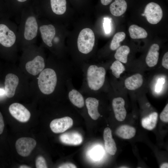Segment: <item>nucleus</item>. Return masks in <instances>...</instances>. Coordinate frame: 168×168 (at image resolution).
Returning a JSON list of instances; mask_svg holds the SVG:
<instances>
[{"label": "nucleus", "instance_id": "obj_1", "mask_svg": "<svg viewBox=\"0 0 168 168\" xmlns=\"http://www.w3.org/2000/svg\"><path fill=\"white\" fill-rule=\"evenodd\" d=\"M49 66L40 73L38 79L39 88L43 94L49 96L58 92L66 96V83L75 74L76 68L71 63L58 62Z\"/></svg>", "mask_w": 168, "mask_h": 168}, {"label": "nucleus", "instance_id": "obj_2", "mask_svg": "<svg viewBox=\"0 0 168 168\" xmlns=\"http://www.w3.org/2000/svg\"><path fill=\"white\" fill-rule=\"evenodd\" d=\"M40 16L36 9H23L18 26V45L23 48L34 44L39 35Z\"/></svg>", "mask_w": 168, "mask_h": 168}, {"label": "nucleus", "instance_id": "obj_3", "mask_svg": "<svg viewBox=\"0 0 168 168\" xmlns=\"http://www.w3.org/2000/svg\"><path fill=\"white\" fill-rule=\"evenodd\" d=\"M82 85L79 90L84 95L97 94L105 85L106 71L105 67L92 63L83 64Z\"/></svg>", "mask_w": 168, "mask_h": 168}, {"label": "nucleus", "instance_id": "obj_4", "mask_svg": "<svg viewBox=\"0 0 168 168\" xmlns=\"http://www.w3.org/2000/svg\"><path fill=\"white\" fill-rule=\"evenodd\" d=\"M10 18L0 19V50H7L12 55L18 45V26Z\"/></svg>", "mask_w": 168, "mask_h": 168}, {"label": "nucleus", "instance_id": "obj_5", "mask_svg": "<svg viewBox=\"0 0 168 168\" xmlns=\"http://www.w3.org/2000/svg\"><path fill=\"white\" fill-rule=\"evenodd\" d=\"M57 28L53 24L48 23L41 17L39 19V35L43 44L49 48H54L60 39L57 35Z\"/></svg>", "mask_w": 168, "mask_h": 168}, {"label": "nucleus", "instance_id": "obj_6", "mask_svg": "<svg viewBox=\"0 0 168 168\" xmlns=\"http://www.w3.org/2000/svg\"><path fill=\"white\" fill-rule=\"evenodd\" d=\"M95 37L93 31L90 28H85L80 32L77 42L79 53L84 55L91 53L94 48Z\"/></svg>", "mask_w": 168, "mask_h": 168}, {"label": "nucleus", "instance_id": "obj_7", "mask_svg": "<svg viewBox=\"0 0 168 168\" xmlns=\"http://www.w3.org/2000/svg\"><path fill=\"white\" fill-rule=\"evenodd\" d=\"M33 46V58L28 61L25 65L27 71L30 74L36 76L40 74L45 68V63L44 58L40 52V49Z\"/></svg>", "mask_w": 168, "mask_h": 168}, {"label": "nucleus", "instance_id": "obj_8", "mask_svg": "<svg viewBox=\"0 0 168 168\" xmlns=\"http://www.w3.org/2000/svg\"><path fill=\"white\" fill-rule=\"evenodd\" d=\"M143 14L147 21L152 24L159 23L163 16V11L161 7L154 2L149 3L146 5Z\"/></svg>", "mask_w": 168, "mask_h": 168}, {"label": "nucleus", "instance_id": "obj_9", "mask_svg": "<svg viewBox=\"0 0 168 168\" xmlns=\"http://www.w3.org/2000/svg\"><path fill=\"white\" fill-rule=\"evenodd\" d=\"M35 140L31 138L22 137L17 140L16 148L18 153L21 156H28L36 145Z\"/></svg>", "mask_w": 168, "mask_h": 168}, {"label": "nucleus", "instance_id": "obj_10", "mask_svg": "<svg viewBox=\"0 0 168 168\" xmlns=\"http://www.w3.org/2000/svg\"><path fill=\"white\" fill-rule=\"evenodd\" d=\"M11 115L18 121L21 122L28 121L30 117L29 110L22 105L18 103L11 104L9 108Z\"/></svg>", "mask_w": 168, "mask_h": 168}, {"label": "nucleus", "instance_id": "obj_11", "mask_svg": "<svg viewBox=\"0 0 168 168\" xmlns=\"http://www.w3.org/2000/svg\"><path fill=\"white\" fill-rule=\"evenodd\" d=\"M85 104L88 114L93 119H97L100 116L99 111V100L95 94L84 95Z\"/></svg>", "mask_w": 168, "mask_h": 168}, {"label": "nucleus", "instance_id": "obj_12", "mask_svg": "<svg viewBox=\"0 0 168 168\" xmlns=\"http://www.w3.org/2000/svg\"><path fill=\"white\" fill-rule=\"evenodd\" d=\"M73 124L72 119L70 117L66 116L54 119L51 122L50 127L54 133H60L65 131L71 127Z\"/></svg>", "mask_w": 168, "mask_h": 168}, {"label": "nucleus", "instance_id": "obj_13", "mask_svg": "<svg viewBox=\"0 0 168 168\" xmlns=\"http://www.w3.org/2000/svg\"><path fill=\"white\" fill-rule=\"evenodd\" d=\"M19 82V78L15 74L10 73L6 75L5 80L4 90L7 97L11 98L14 96Z\"/></svg>", "mask_w": 168, "mask_h": 168}, {"label": "nucleus", "instance_id": "obj_14", "mask_svg": "<svg viewBox=\"0 0 168 168\" xmlns=\"http://www.w3.org/2000/svg\"><path fill=\"white\" fill-rule=\"evenodd\" d=\"M112 104L116 119L120 121L124 120L127 114L124 100L121 97L115 98L112 100Z\"/></svg>", "mask_w": 168, "mask_h": 168}, {"label": "nucleus", "instance_id": "obj_15", "mask_svg": "<svg viewBox=\"0 0 168 168\" xmlns=\"http://www.w3.org/2000/svg\"><path fill=\"white\" fill-rule=\"evenodd\" d=\"M60 141L63 143L72 145L81 144L83 140L81 135L77 132L66 133L59 137Z\"/></svg>", "mask_w": 168, "mask_h": 168}, {"label": "nucleus", "instance_id": "obj_16", "mask_svg": "<svg viewBox=\"0 0 168 168\" xmlns=\"http://www.w3.org/2000/svg\"><path fill=\"white\" fill-rule=\"evenodd\" d=\"M103 138L105 150L110 154L114 155L116 152L117 148L115 141L112 138L111 130L110 128L107 127L105 129Z\"/></svg>", "mask_w": 168, "mask_h": 168}, {"label": "nucleus", "instance_id": "obj_17", "mask_svg": "<svg viewBox=\"0 0 168 168\" xmlns=\"http://www.w3.org/2000/svg\"><path fill=\"white\" fill-rule=\"evenodd\" d=\"M159 46L157 44H154L150 47L146 58V62L150 67L155 66L158 61Z\"/></svg>", "mask_w": 168, "mask_h": 168}, {"label": "nucleus", "instance_id": "obj_18", "mask_svg": "<svg viewBox=\"0 0 168 168\" xmlns=\"http://www.w3.org/2000/svg\"><path fill=\"white\" fill-rule=\"evenodd\" d=\"M142 76L137 73L127 78L124 81L126 88L130 90H134L140 87L142 85Z\"/></svg>", "mask_w": 168, "mask_h": 168}, {"label": "nucleus", "instance_id": "obj_19", "mask_svg": "<svg viewBox=\"0 0 168 168\" xmlns=\"http://www.w3.org/2000/svg\"><path fill=\"white\" fill-rule=\"evenodd\" d=\"M127 9V3L124 0H115L111 4L110 10L114 16H119L123 14Z\"/></svg>", "mask_w": 168, "mask_h": 168}, {"label": "nucleus", "instance_id": "obj_20", "mask_svg": "<svg viewBox=\"0 0 168 168\" xmlns=\"http://www.w3.org/2000/svg\"><path fill=\"white\" fill-rule=\"evenodd\" d=\"M136 130L133 127L126 125H122L116 131V134L120 138L124 139H129L134 136Z\"/></svg>", "mask_w": 168, "mask_h": 168}, {"label": "nucleus", "instance_id": "obj_21", "mask_svg": "<svg viewBox=\"0 0 168 168\" xmlns=\"http://www.w3.org/2000/svg\"><path fill=\"white\" fill-rule=\"evenodd\" d=\"M50 4L51 11L54 15H62L66 11V0H50Z\"/></svg>", "mask_w": 168, "mask_h": 168}, {"label": "nucleus", "instance_id": "obj_22", "mask_svg": "<svg viewBox=\"0 0 168 168\" xmlns=\"http://www.w3.org/2000/svg\"><path fill=\"white\" fill-rule=\"evenodd\" d=\"M158 118V114L153 112L147 116L142 119V125L144 128L149 130L153 129L156 127Z\"/></svg>", "mask_w": 168, "mask_h": 168}, {"label": "nucleus", "instance_id": "obj_23", "mask_svg": "<svg viewBox=\"0 0 168 168\" xmlns=\"http://www.w3.org/2000/svg\"><path fill=\"white\" fill-rule=\"evenodd\" d=\"M128 31L130 37L133 39L145 38L147 36V33L144 29L136 25L130 26Z\"/></svg>", "mask_w": 168, "mask_h": 168}, {"label": "nucleus", "instance_id": "obj_24", "mask_svg": "<svg viewBox=\"0 0 168 168\" xmlns=\"http://www.w3.org/2000/svg\"><path fill=\"white\" fill-rule=\"evenodd\" d=\"M130 48L127 46L123 45L119 47L114 55L116 60L126 63L127 62L128 56L130 52Z\"/></svg>", "mask_w": 168, "mask_h": 168}, {"label": "nucleus", "instance_id": "obj_25", "mask_svg": "<svg viewBox=\"0 0 168 168\" xmlns=\"http://www.w3.org/2000/svg\"><path fill=\"white\" fill-rule=\"evenodd\" d=\"M125 34L123 32H119L115 34L111 42L110 49L112 50L117 49L120 46V42L125 39Z\"/></svg>", "mask_w": 168, "mask_h": 168}, {"label": "nucleus", "instance_id": "obj_26", "mask_svg": "<svg viewBox=\"0 0 168 168\" xmlns=\"http://www.w3.org/2000/svg\"><path fill=\"white\" fill-rule=\"evenodd\" d=\"M112 74L117 78L119 77L120 74L125 70V68L120 62L116 60L110 66Z\"/></svg>", "mask_w": 168, "mask_h": 168}, {"label": "nucleus", "instance_id": "obj_27", "mask_svg": "<svg viewBox=\"0 0 168 168\" xmlns=\"http://www.w3.org/2000/svg\"><path fill=\"white\" fill-rule=\"evenodd\" d=\"M12 16L6 4L3 0H0V19L3 18H10Z\"/></svg>", "mask_w": 168, "mask_h": 168}, {"label": "nucleus", "instance_id": "obj_28", "mask_svg": "<svg viewBox=\"0 0 168 168\" xmlns=\"http://www.w3.org/2000/svg\"><path fill=\"white\" fill-rule=\"evenodd\" d=\"M35 166L37 168H46L47 166L45 159L42 156H38L36 160Z\"/></svg>", "mask_w": 168, "mask_h": 168}, {"label": "nucleus", "instance_id": "obj_29", "mask_svg": "<svg viewBox=\"0 0 168 168\" xmlns=\"http://www.w3.org/2000/svg\"><path fill=\"white\" fill-rule=\"evenodd\" d=\"M102 153V150L100 148L96 147L91 151V156L92 158L96 160L101 157Z\"/></svg>", "mask_w": 168, "mask_h": 168}, {"label": "nucleus", "instance_id": "obj_30", "mask_svg": "<svg viewBox=\"0 0 168 168\" xmlns=\"http://www.w3.org/2000/svg\"><path fill=\"white\" fill-rule=\"evenodd\" d=\"M160 119L162 121L167 123L168 122V104H166L163 110L160 114Z\"/></svg>", "mask_w": 168, "mask_h": 168}, {"label": "nucleus", "instance_id": "obj_31", "mask_svg": "<svg viewBox=\"0 0 168 168\" xmlns=\"http://www.w3.org/2000/svg\"><path fill=\"white\" fill-rule=\"evenodd\" d=\"M111 21L109 19L105 18H104L103 23V26L105 31L106 34L109 33L111 31Z\"/></svg>", "mask_w": 168, "mask_h": 168}, {"label": "nucleus", "instance_id": "obj_32", "mask_svg": "<svg viewBox=\"0 0 168 168\" xmlns=\"http://www.w3.org/2000/svg\"><path fill=\"white\" fill-rule=\"evenodd\" d=\"M165 82V79L164 78H160L158 80L155 87L156 92H158L161 91Z\"/></svg>", "mask_w": 168, "mask_h": 168}, {"label": "nucleus", "instance_id": "obj_33", "mask_svg": "<svg viewBox=\"0 0 168 168\" xmlns=\"http://www.w3.org/2000/svg\"><path fill=\"white\" fill-rule=\"evenodd\" d=\"M161 64L162 66L166 69H168V52H166L162 58Z\"/></svg>", "mask_w": 168, "mask_h": 168}, {"label": "nucleus", "instance_id": "obj_34", "mask_svg": "<svg viewBox=\"0 0 168 168\" xmlns=\"http://www.w3.org/2000/svg\"><path fill=\"white\" fill-rule=\"evenodd\" d=\"M58 167L59 168H77V167L72 163H68L63 164Z\"/></svg>", "mask_w": 168, "mask_h": 168}, {"label": "nucleus", "instance_id": "obj_35", "mask_svg": "<svg viewBox=\"0 0 168 168\" xmlns=\"http://www.w3.org/2000/svg\"><path fill=\"white\" fill-rule=\"evenodd\" d=\"M4 124L2 115L0 112V134H1L3 131Z\"/></svg>", "mask_w": 168, "mask_h": 168}, {"label": "nucleus", "instance_id": "obj_36", "mask_svg": "<svg viewBox=\"0 0 168 168\" xmlns=\"http://www.w3.org/2000/svg\"><path fill=\"white\" fill-rule=\"evenodd\" d=\"M101 4L104 5H107L109 4L112 0H100Z\"/></svg>", "mask_w": 168, "mask_h": 168}, {"label": "nucleus", "instance_id": "obj_37", "mask_svg": "<svg viewBox=\"0 0 168 168\" xmlns=\"http://www.w3.org/2000/svg\"><path fill=\"white\" fill-rule=\"evenodd\" d=\"M161 168H168V164L167 163H165L162 164L160 166Z\"/></svg>", "mask_w": 168, "mask_h": 168}, {"label": "nucleus", "instance_id": "obj_38", "mask_svg": "<svg viewBox=\"0 0 168 168\" xmlns=\"http://www.w3.org/2000/svg\"><path fill=\"white\" fill-rule=\"evenodd\" d=\"M28 0H16V1L18 2L19 3H23L26 2Z\"/></svg>", "mask_w": 168, "mask_h": 168}, {"label": "nucleus", "instance_id": "obj_39", "mask_svg": "<svg viewBox=\"0 0 168 168\" xmlns=\"http://www.w3.org/2000/svg\"><path fill=\"white\" fill-rule=\"evenodd\" d=\"M5 94V91L4 89L0 88V95H2Z\"/></svg>", "mask_w": 168, "mask_h": 168}, {"label": "nucleus", "instance_id": "obj_40", "mask_svg": "<svg viewBox=\"0 0 168 168\" xmlns=\"http://www.w3.org/2000/svg\"><path fill=\"white\" fill-rule=\"evenodd\" d=\"M20 168H30L28 166L26 165L21 166L19 167Z\"/></svg>", "mask_w": 168, "mask_h": 168}, {"label": "nucleus", "instance_id": "obj_41", "mask_svg": "<svg viewBox=\"0 0 168 168\" xmlns=\"http://www.w3.org/2000/svg\"><path fill=\"white\" fill-rule=\"evenodd\" d=\"M120 168H128L127 167H126V166H121V167H120Z\"/></svg>", "mask_w": 168, "mask_h": 168}]
</instances>
